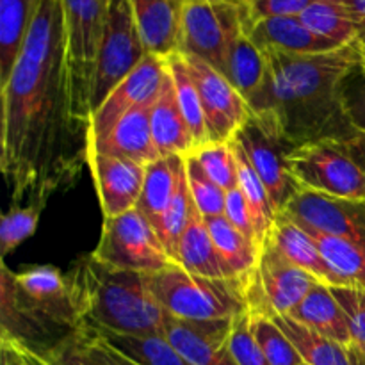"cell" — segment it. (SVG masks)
I'll return each instance as SVG.
<instances>
[{
    "label": "cell",
    "mask_w": 365,
    "mask_h": 365,
    "mask_svg": "<svg viewBox=\"0 0 365 365\" xmlns=\"http://www.w3.org/2000/svg\"><path fill=\"white\" fill-rule=\"evenodd\" d=\"M205 223L225 262L230 266L235 277L245 280L259 262V246L239 232L225 216L205 217Z\"/></svg>",
    "instance_id": "32"
},
{
    "label": "cell",
    "mask_w": 365,
    "mask_h": 365,
    "mask_svg": "<svg viewBox=\"0 0 365 365\" xmlns=\"http://www.w3.org/2000/svg\"><path fill=\"white\" fill-rule=\"evenodd\" d=\"M166 75V59L148 56L143 63L113 89L109 96L93 113L88 127V141L103 138L121 118L143 103L153 102L159 96Z\"/></svg>",
    "instance_id": "15"
},
{
    "label": "cell",
    "mask_w": 365,
    "mask_h": 365,
    "mask_svg": "<svg viewBox=\"0 0 365 365\" xmlns=\"http://www.w3.org/2000/svg\"><path fill=\"white\" fill-rule=\"evenodd\" d=\"M284 214L303 228L365 246V200L299 189Z\"/></svg>",
    "instance_id": "13"
},
{
    "label": "cell",
    "mask_w": 365,
    "mask_h": 365,
    "mask_svg": "<svg viewBox=\"0 0 365 365\" xmlns=\"http://www.w3.org/2000/svg\"><path fill=\"white\" fill-rule=\"evenodd\" d=\"M152 134L159 157H185L196 150L195 138L182 114L168 66L163 88L152 107Z\"/></svg>",
    "instance_id": "22"
},
{
    "label": "cell",
    "mask_w": 365,
    "mask_h": 365,
    "mask_svg": "<svg viewBox=\"0 0 365 365\" xmlns=\"http://www.w3.org/2000/svg\"><path fill=\"white\" fill-rule=\"evenodd\" d=\"M316 0H246L245 25L262 18L302 16Z\"/></svg>",
    "instance_id": "43"
},
{
    "label": "cell",
    "mask_w": 365,
    "mask_h": 365,
    "mask_svg": "<svg viewBox=\"0 0 365 365\" xmlns=\"http://www.w3.org/2000/svg\"><path fill=\"white\" fill-rule=\"evenodd\" d=\"M153 102L132 109L103 138L88 141V146L106 155L134 160L143 166H148L153 160L160 159L152 134Z\"/></svg>",
    "instance_id": "19"
},
{
    "label": "cell",
    "mask_w": 365,
    "mask_h": 365,
    "mask_svg": "<svg viewBox=\"0 0 365 365\" xmlns=\"http://www.w3.org/2000/svg\"><path fill=\"white\" fill-rule=\"evenodd\" d=\"M232 141L245 152L253 170L266 185L277 212H284L299 185L289 173L287 157L292 146L282 138L273 125L250 114Z\"/></svg>",
    "instance_id": "12"
},
{
    "label": "cell",
    "mask_w": 365,
    "mask_h": 365,
    "mask_svg": "<svg viewBox=\"0 0 365 365\" xmlns=\"http://www.w3.org/2000/svg\"><path fill=\"white\" fill-rule=\"evenodd\" d=\"M192 210H195V202H192L191 191H189L187 185L185 163H182L180 170H178L177 187H175L173 198H171L159 227L160 241H163L164 248L168 250L175 264H177L178 245H180L182 234H184L185 227H187L189 220H191Z\"/></svg>",
    "instance_id": "36"
},
{
    "label": "cell",
    "mask_w": 365,
    "mask_h": 365,
    "mask_svg": "<svg viewBox=\"0 0 365 365\" xmlns=\"http://www.w3.org/2000/svg\"><path fill=\"white\" fill-rule=\"evenodd\" d=\"M289 316L298 323L334 339L344 346L353 344L351 328L341 303L328 285L317 282L302 303Z\"/></svg>",
    "instance_id": "24"
},
{
    "label": "cell",
    "mask_w": 365,
    "mask_h": 365,
    "mask_svg": "<svg viewBox=\"0 0 365 365\" xmlns=\"http://www.w3.org/2000/svg\"><path fill=\"white\" fill-rule=\"evenodd\" d=\"M185 163V175H187V185L191 191V198L195 202L196 209L200 210L203 217L223 216L225 214V202H227V191L220 187L205 170L195 153H189L184 157Z\"/></svg>",
    "instance_id": "39"
},
{
    "label": "cell",
    "mask_w": 365,
    "mask_h": 365,
    "mask_svg": "<svg viewBox=\"0 0 365 365\" xmlns=\"http://www.w3.org/2000/svg\"><path fill=\"white\" fill-rule=\"evenodd\" d=\"M305 230L317 242L331 269L344 282V287L365 289V246L348 239L319 234L309 228Z\"/></svg>",
    "instance_id": "34"
},
{
    "label": "cell",
    "mask_w": 365,
    "mask_h": 365,
    "mask_svg": "<svg viewBox=\"0 0 365 365\" xmlns=\"http://www.w3.org/2000/svg\"><path fill=\"white\" fill-rule=\"evenodd\" d=\"M359 45L360 50H362V59H364V70H365V32L359 36Z\"/></svg>",
    "instance_id": "50"
},
{
    "label": "cell",
    "mask_w": 365,
    "mask_h": 365,
    "mask_svg": "<svg viewBox=\"0 0 365 365\" xmlns=\"http://www.w3.org/2000/svg\"><path fill=\"white\" fill-rule=\"evenodd\" d=\"M234 319L184 321L168 316L164 339L192 365H237L228 348Z\"/></svg>",
    "instance_id": "17"
},
{
    "label": "cell",
    "mask_w": 365,
    "mask_h": 365,
    "mask_svg": "<svg viewBox=\"0 0 365 365\" xmlns=\"http://www.w3.org/2000/svg\"><path fill=\"white\" fill-rule=\"evenodd\" d=\"M245 2H246V0H245Z\"/></svg>",
    "instance_id": "53"
},
{
    "label": "cell",
    "mask_w": 365,
    "mask_h": 365,
    "mask_svg": "<svg viewBox=\"0 0 365 365\" xmlns=\"http://www.w3.org/2000/svg\"><path fill=\"white\" fill-rule=\"evenodd\" d=\"M349 351V360H351V365H365V351L364 349L356 348V346H348Z\"/></svg>",
    "instance_id": "49"
},
{
    "label": "cell",
    "mask_w": 365,
    "mask_h": 365,
    "mask_svg": "<svg viewBox=\"0 0 365 365\" xmlns=\"http://www.w3.org/2000/svg\"><path fill=\"white\" fill-rule=\"evenodd\" d=\"M66 274L53 266L0 271V339L21 349L43 353L81 330Z\"/></svg>",
    "instance_id": "3"
},
{
    "label": "cell",
    "mask_w": 365,
    "mask_h": 365,
    "mask_svg": "<svg viewBox=\"0 0 365 365\" xmlns=\"http://www.w3.org/2000/svg\"><path fill=\"white\" fill-rule=\"evenodd\" d=\"M2 89L0 168L13 205L48 200L86 164L88 123L78 113L63 0H38L21 52Z\"/></svg>",
    "instance_id": "1"
},
{
    "label": "cell",
    "mask_w": 365,
    "mask_h": 365,
    "mask_svg": "<svg viewBox=\"0 0 365 365\" xmlns=\"http://www.w3.org/2000/svg\"><path fill=\"white\" fill-rule=\"evenodd\" d=\"M285 259L317 282L328 287H344V282L331 269L312 235L291 220L287 214L278 212L271 230L269 241Z\"/></svg>",
    "instance_id": "21"
},
{
    "label": "cell",
    "mask_w": 365,
    "mask_h": 365,
    "mask_svg": "<svg viewBox=\"0 0 365 365\" xmlns=\"http://www.w3.org/2000/svg\"><path fill=\"white\" fill-rule=\"evenodd\" d=\"M189 71L202 98L210 143H228L245 125L252 110L245 96L221 71L198 57L185 56Z\"/></svg>",
    "instance_id": "14"
},
{
    "label": "cell",
    "mask_w": 365,
    "mask_h": 365,
    "mask_svg": "<svg viewBox=\"0 0 365 365\" xmlns=\"http://www.w3.org/2000/svg\"><path fill=\"white\" fill-rule=\"evenodd\" d=\"M278 327L285 331L294 348L309 365H351L348 346L305 327L291 316H274Z\"/></svg>",
    "instance_id": "29"
},
{
    "label": "cell",
    "mask_w": 365,
    "mask_h": 365,
    "mask_svg": "<svg viewBox=\"0 0 365 365\" xmlns=\"http://www.w3.org/2000/svg\"><path fill=\"white\" fill-rule=\"evenodd\" d=\"M302 20L316 34L341 46L356 41L360 36L359 25L353 21L341 0H316L302 14Z\"/></svg>",
    "instance_id": "35"
},
{
    "label": "cell",
    "mask_w": 365,
    "mask_h": 365,
    "mask_svg": "<svg viewBox=\"0 0 365 365\" xmlns=\"http://www.w3.org/2000/svg\"><path fill=\"white\" fill-rule=\"evenodd\" d=\"M96 337H98V335H96ZM98 339H100V337H98ZM100 341H102V339H100ZM102 344L106 346V349H107V351H109L110 359L114 360V364H116V365H139V364H135L134 360L127 359V356H125V355H121L120 351H116V349H113V348H110V346H107L106 342H103V341H102Z\"/></svg>",
    "instance_id": "48"
},
{
    "label": "cell",
    "mask_w": 365,
    "mask_h": 365,
    "mask_svg": "<svg viewBox=\"0 0 365 365\" xmlns=\"http://www.w3.org/2000/svg\"><path fill=\"white\" fill-rule=\"evenodd\" d=\"M150 291L168 316L184 321L234 319L248 312L245 282L241 278L214 280L170 266L146 274Z\"/></svg>",
    "instance_id": "5"
},
{
    "label": "cell",
    "mask_w": 365,
    "mask_h": 365,
    "mask_svg": "<svg viewBox=\"0 0 365 365\" xmlns=\"http://www.w3.org/2000/svg\"><path fill=\"white\" fill-rule=\"evenodd\" d=\"M93 330V328H91ZM107 346L120 351L139 365H192L180 355L170 342L159 335L152 337H132L110 331L93 330Z\"/></svg>",
    "instance_id": "33"
},
{
    "label": "cell",
    "mask_w": 365,
    "mask_h": 365,
    "mask_svg": "<svg viewBox=\"0 0 365 365\" xmlns=\"http://www.w3.org/2000/svg\"><path fill=\"white\" fill-rule=\"evenodd\" d=\"M342 6L349 13L356 25L360 29V34L365 32V0H341Z\"/></svg>",
    "instance_id": "47"
},
{
    "label": "cell",
    "mask_w": 365,
    "mask_h": 365,
    "mask_svg": "<svg viewBox=\"0 0 365 365\" xmlns=\"http://www.w3.org/2000/svg\"><path fill=\"white\" fill-rule=\"evenodd\" d=\"M225 217L237 228L239 232L252 239L257 245V230H255V221H253L252 210H250L248 203H246L245 195L241 189L235 187L227 192V202H225ZM259 246V245H257Z\"/></svg>",
    "instance_id": "44"
},
{
    "label": "cell",
    "mask_w": 365,
    "mask_h": 365,
    "mask_svg": "<svg viewBox=\"0 0 365 365\" xmlns=\"http://www.w3.org/2000/svg\"><path fill=\"white\" fill-rule=\"evenodd\" d=\"M245 32L262 52L277 50L285 53H321L341 48V45L307 27L302 16L262 18L245 25Z\"/></svg>",
    "instance_id": "20"
},
{
    "label": "cell",
    "mask_w": 365,
    "mask_h": 365,
    "mask_svg": "<svg viewBox=\"0 0 365 365\" xmlns=\"http://www.w3.org/2000/svg\"><path fill=\"white\" fill-rule=\"evenodd\" d=\"M228 348L237 365H271L260 349L252 331L250 314H241L234 319L228 337Z\"/></svg>",
    "instance_id": "41"
},
{
    "label": "cell",
    "mask_w": 365,
    "mask_h": 365,
    "mask_svg": "<svg viewBox=\"0 0 365 365\" xmlns=\"http://www.w3.org/2000/svg\"><path fill=\"white\" fill-rule=\"evenodd\" d=\"M245 31V4L185 0L180 52L198 57L225 75L232 41Z\"/></svg>",
    "instance_id": "10"
},
{
    "label": "cell",
    "mask_w": 365,
    "mask_h": 365,
    "mask_svg": "<svg viewBox=\"0 0 365 365\" xmlns=\"http://www.w3.org/2000/svg\"><path fill=\"white\" fill-rule=\"evenodd\" d=\"M302 365H309V364H305V362H303V364H302Z\"/></svg>",
    "instance_id": "52"
},
{
    "label": "cell",
    "mask_w": 365,
    "mask_h": 365,
    "mask_svg": "<svg viewBox=\"0 0 365 365\" xmlns=\"http://www.w3.org/2000/svg\"><path fill=\"white\" fill-rule=\"evenodd\" d=\"M38 0H0V84L21 52Z\"/></svg>",
    "instance_id": "28"
},
{
    "label": "cell",
    "mask_w": 365,
    "mask_h": 365,
    "mask_svg": "<svg viewBox=\"0 0 365 365\" xmlns=\"http://www.w3.org/2000/svg\"><path fill=\"white\" fill-rule=\"evenodd\" d=\"M210 4H245V0H203Z\"/></svg>",
    "instance_id": "51"
},
{
    "label": "cell",
    "mask_w": 365,
    "mask_h": 365,
    "mask_svg": "<svg viewBox=\"0 0 365 365\" xmlns=\"http://www.w3.org/2000/svg\"><path fill=\"white\" fill-rule=\"evenodd\" d=\"M0 365H34L13 341L0 339Z\"/></svg>",
    "instance_id": "46"
},
{
    "label": "cell",
    "mask_w": 365,
    "mask_h": 365,
    "mask_svg": "<svg viewBox=\"0 0 365 365\" xmlns=\"http://www.w3.org/2000/svg\"><path fill=\"white\" fill-rule=\"evenodd\" d=\"M346 106L353 125L365 134V70H359L348 78Z\"/></svg>",
    "instance_id": "45"
},
{
    "label": "cell",
    "mask_w": 365,
    "mask_h": 365,
    "mask_svg": "<svg viewBox=\"0 0 365 365\" xmlns=\"http://www.w3.org/2000/svg\"><path fill=\"white\" fill-rule=\"evenodd\" d=\"M287 166L299 189L365 200V134L296 146L289 153Z\"/></svg>",
    "instance_id": "6"
},
{
    "label": "cell",
    "mask_w": 365,
    "mask_h": 365,
    "mask_svg": "<svg viewBox=\"0 0 365 365\" xmlns=\"http://www.w3.org/2000/svg\"><path fill=\"white\" fill-rule=\"evenodd\" d=\"M234 143V141H232ZM235 157H237V177L241 192L245 195L246 203H248L250 210H252L253 221H255V230H257V245L259 250L262 252L264 246L269 241L271 230H273L274 220H277V209H274L271 196L267 192L266 185L260 180L257 171L253 170L252 163L248 157L245 155L241 148L234 143Z\"/></svg>",
    "instance_id": "30"
},
{
    "label": "cell",
    "mask_w": 365,
    "mask_h": 365,
    "mask_svg": "<svg viewBox=\"0 0 365 365\" xmlns=\"http://www.w3.org/2000/svg\"><path fill=\"white\" fill-rule=\"evenodd\" d=\"M177 266L184 267L185 271L192 274L214 278V280L237 278L234 271L230 269V266L225 262L220 250L214 245V239L210 235L209 227H207L205 217L200 214L196 205L184 234H182L180 245H178Z\"/></svg>",
    "instance_id": "23"
},
{
    "label": "cell",
    "mask_w": 365,
    "mask_h": 365,
    "mask_svg": "<svg viewBox=\"0 0 365 365\" xmlns=\"http://www.w3.org/2000/svg\"><path fill=\"white\" fill-rule=\"evenodd\" d=\"M109 0H63L68 59L82 120L91 121V86Z\"/></svg>",
    "instance_id": "11"
},
{
    "label": "cell",
    "mask_w": 365,
    "mask_h": 365,
    "mask_svg": "<svg viewBox=\"0 0 365 365\" xmlns=\"http://www.w3.org/2000/svg\"><path fill=\"white\" fill-rule=\"evenodd\" d=\"M148 56L128 0H109L91 86V116Z\"/></svg>",
    "instance_id": "8"
},
{
    "label": "cell",
    "mask_w": 365,
    "mask_h": 365,
    "mask_svg": "<svg viewBox=\"0 0 365 365\" xmlns=\"http://www.w3.org/2000/svg\"><path fill=\"white\" fill-rule=\"evenodd\" d=\"M86 164L91 173L103 220L138 207L146 166L121 157L106 155L91 146H86Z\"/></svg>",
    "instance_id": "16"
},
{
    "label": "cell",
    "mask_w": 365,
    "mask_h": 365,
    "mask_svg": "<svg viewBox=\"0 0 365 365\" xmlns=\"http://www.w3.org/2000/svg\"><path fill=\"white\" fill-rule=\"evenodd\" d=\"M184 157H160L146 166L145 184H143L141 198H139L138 209L143 216L153 225V228L159 234L160 221L164 212L173 198L175 187H177L178 170H180Z\"/></svg>",
    "instance_id": "26"
},
{
    "label": "cell",
    "mask_w": 365,
    "mask_h": 365,
    "mask_svg": "<svg viewBox=\"0 0 365 365\" xmlns=\"http://www.w3.org/2000/svg\"><path fill=\"white\" fill-rule=\"evenodd\" d=\"M341 303L351 328L353 346L365 351V289L330 287Z\"/></svg>",
    "instance_id": "42"
},
{
    "label": "cell",
    "mask_w": 365,
    "mask_h": 365,
    "mask_svg": "<svg viewBox=\"0 0 365 365\" xmlns=\"http://www.w3.org/2000/svg\"><path fill=\"white\" fill-rule=\"evenodd\" d=\"M21 351L34 365H116L102 341L86 324H82L81 330L48 351L31 353L25 349Z\"/></svg>",
    "instance_id": "27"
},
{
    "label": "cell",
    "mask_w": 365,
    "mask_h": 365,
    "mask_svg": "<svg viewBox=\"0 0 365 365\" xmlns=\"http://www.w3.org/2000/svg\"><path fill=\"white\" fill-rule=\"evenodd\" d=\"M93 257L114 269L157 273L175 266L153 225L135 209L106 217Z\"/></svg>",
    "instance_id": "7"
},
{
    "label": "cell",
    "mask_w": 365,
    "mask_h": 365,
    "mask_svg": "<svg viewBox=\"0 0 365 365\" xmlns=\"http://www.w3.org/2000/svg\"><path fill=\"white\" fill-rule=\"evenodd\" d=\"M195 157L205 173L220 185L223 191H232L239 185L237 157H235L234 143H209L202 148L195 150Z\"/></svg>",
    "instance_id": "40"
},
{
    "label": "cell",
    "mask_w": 365,
    "mask_h": 365,
    "mask_svg": "<svg viewBox=\"0 0 365 365\" xmlns=\"http://www.w3.org/2000/svg\"><path fill=\"white\" fill-rule=\"evenodd\" d=\"M250 314V312H248ZM252 321V331L255 341L259 342L260 349L266 355L271 365H302L303 359L285 335V331L278 327L277 321L269 316H259L250 314Z\"/></svg>",
    "instance_id": "37"
},
{
    "label": "cell",
    "mask_w": 365,
    "mask_h": 365,
    "mask_svg": "<svg viewBox=\"0 0 365 365\" xmlns=\"http://www.w3.org/2000/svg\"><path fill=\"white\" fill-rule=\"evenodd\" d=\"M225 77L245 96L246 102L262 89L267 77V61L262 50L248 38L245 31L232 41L225 66Z\"/></svg>",
    "instance_id": "25"
},
{
    "label": "cell",
    "mask_w": 365,
    "mask_h": 365,
    "mask_svg": "<svg viewBox=\"0 0 365 365\" xmlns=\"http://www.w3.org/2000/svg\"><path fill=\"white\" fill-rule=\"evenodd\" d=\"M166 66L170 70L171 78H173L175 91H177L178 103H180L182 114H184L187 127L195 138L196 150L209 145V130H207L205 110H203L202 98H200L198 88L195 84L191 71H189L187 61L184 53L175 52L166 57Z\"/></svg>",
    "instance_id": "31"
},
{
    "label": "cell",
    "mask_w": 365,
    "mask_h": 365,
    "mask_svg": "<svg viewBox=\"0 0 365 365\" xmlns=\"http://www.w3.org/2000/svg\"><path fill=\"white\" fill-rule=\"evenodd\" d=\"M248 312L289 316L317 284L312 274L289 262L271 242L262 248L255 269L245 278Z\"/></svg>",
    "instance_id": "9"
},
{
    "label": "cell",
    "mask_w": 365,
    "mask_h": 365,
    "mask_svg": "<svg viewBox=\"0 0 365 365\" xmlns=\"http://www.w3.org/2000/svg\"><path fill=\"white\" fill-rule=\"evenodd\" d=\"M267 77L262 89L248 102L250 110L273 125L296 148L323 139H356L346 106V84L364 70L359 39L321 53L264 52Z\"/></svg>",
    "instance_id": "2"
},
{
    "label": "cell",
    "mask_w": 365,
    "mask_h": 365,
    "mask_svg": "<svg viewBox=\"0 0 365 365\" xmlns=\"http://www.w3.org/2000/svg\"><path fill=\"white\" fill-rule=\"evenodd\" d=\"M146 52L170 57L180 52L185 0H128Z\"/></svg>",
    "instance_id": "18"
},
{
    "label": "cell",
    "mask_w": 365,
    "mask_h": 365,
    "mask_svg": "<svg viewBox=\"0 0 365 365\" xmlns=\"http://www.w3.org/2000/svg\"><path fill=\"white\" fill-rule=\"evenodd\" d=\"M66 280L86 327L132 337H164L168 314L150 291L145 273L114 269L88 253L75 260Z\"/></svg>",
    "instance_id": "4"
},
{
    "label": "cell",
    "mask_w": 365,
    "mask_h": 365,
    "mask_svg": "<svg viewBox=\"0 0 365 365\" xmlns=\"http://www.w3.org/2000/svg\"><path fill=\"white\" fill-rule=\"evenodd\" d=\"M45 205V200H32L27 205H13L4 214L0 221V255L7 257L34 235Z\"/></svg>",
    "instance_id": "38"
}]
</instances>
